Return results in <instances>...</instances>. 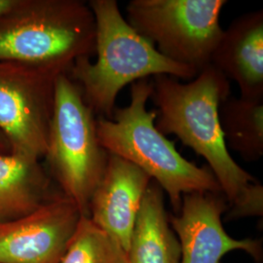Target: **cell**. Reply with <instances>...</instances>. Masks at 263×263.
Returning <instances> with one entry per match:
<instances>
[{"label":"cell","instance_id":"7c38bea8","mask_svg":"<svg viewBox=\"0 0 263 263\" xmlns=\"http://www.w3.org/2000/svg\"><path fill=\"white\" fill-rule=\"evenodd\" d=\"M180 255L179 239L165 208L164 192L152 180L134 226L128 263H180Z\"/></svg>","mask_w":263,"mask_h":263},{"label":"cell","instance_id":"8fae6325","mask_svg":"<svg viewBox=\"0 0 263 263\" xmlns=\"http://www.w3.org/2000/svg\"><path fill=\"white\" fill-rule=\"evenodd\" d=\"M210 65L235 81L241 97L263 98L262 10L246 13L223 30Z\"/></svg>","mask_w":263,"mask_h":263},{"label":"cell","instance_id":"e0dca14e","mask_svg":"<svg viewBox=\"0 0 263 263\" xmlns=\"http://www.w3.org/2000/svg\"><path fill=\"white\" fill-rule=\"evenodd\" d=\"M16 2L17 0H0V15L11 9Z\"/></svg>","mask_w":263,"mask_h":263},{"label":"cell","instance_id":"9a60e30c","mask_svg":"<svg viewBox=\"0 0 263 263\" xmlns=\"http://www.w3.org/2000/svg\"><path fill=\"white\" fill-rule=\"evenodd\" d=\"M61 263H128L127 254L114 239L81 216Z\"/></svg>","mask_w":263,"mask_h":263},{"label":"cell","instance_id":"6da1fadb","mask_svg":"<svg viewBox=\"0 0 263 263\" xmlns=\"http://www.w3.org/2000/svg\"><path fill=\"white\" fill-rule=\"evenodd\" d=\"M152 85L156 128L207 161L228 202L226 219L262 216V185L233 159L221 130L219 107L230 97L226 76L209 65L187 83L163 74L154 76Z\"/></svg>","mask_w":263,"mask_h":263},{"label":"cell","instance_id":"30bf717a","mask_svg":"<svg viewBox=\"0 0 263 263\" xmlns=\"http://www.w3.org/2000/svg\"><path fill=\"white\" fill-rule=\"evenodd\" d=\"M152 179L142 170L109 154L104 176L90 200L89 217L128 252L144 194Z\"/></svg>","mask_w":263,"mask_h":263},{"label":"cell","instance_id":"ba28073f","mask_svg":"<svg viewBox=\"0 0 263 263\" xmlns=\"http://www.w3.org/2000/svg\"><path fill=\"white\" fill-rule=\"evenodd\" d=\"M81 216L72 200L57 193L27 216L0 223V263H61Z\"/></svg>","mask_w":263,"mask_h":263},{"label":"cell","instance_id":"2e32d148","mask_svg":"<svg viewBox=\"0 0 263 263\" xmlns=\"http://www.w3.org/2000/svg\"><path fill=\"white\" fill-rule=\"evenodd\" d=\"M12 154V148L9 141L5 137V135L0 131V155Z\"/></svg>","mask_w":263,"mask_h":263},{"label":"cell","instance_id":"8992f818","mask_svg":"<svg viewBox=\"0 0 263 263\" xmlns=\"http://www.w3.org/2000/svg\"><path fill=\"white\" fill-rule=\"evenodd\" d=\"M226 0H132L128 24L161 55L198 73L223 34L220 15Z\"/></svg>","mask_w":263,"mask_h":263},{"label":"cell","instance_id":"9c48e42d","mask_svg":"<svg viewBox=\"0 0 263 263\" xmlns=\"http://www.w3.org/2000/svg\"><path fill=\"white\" fill-rule=\"evenodd\" d=\"M228 207L221 192L183 195L179 212L170 216L180 245V263H221L223 256L233 251H244L256 262L262 260L260 240H237L227 234L221 217Z\"/></svg>","mask_w":263,"mask_h":263},{"label":"cell","instance_id":"5b68a950","mask_svg":"<svg viewBox=\"0 0 263 263\" xmlns=\"http://www.w3.org/2000/svg\"><path fill=\"white\" fill-rule=\"evenodd\" d=\"M62 193L89 216L90 200L104 176L109 154L100 144L97 119L82 90L67 72L59 74L45 156Z\"/></svg>","mask_w":263,"mask_h":263},{"label":"cell","instance_id":"5bb4252c","mask_svg":"<svg viewBox=\"0 0 263 263\" xmlns=\"http://www.w3.org/2000/svg\"><path fill=\"white\" fill-rule=\"evenodd\" d=\"M226 145L249 162L263 155V98L228 97L219 107Z\"/></svg>","mask_w":263,"mask_h":263},{"label":"cell","instance_id":"4fadbf2b","mask_svg":"<svg viewBox=\"0 0 263 263\" xmlns=\"http://www.w3.org/2000/svg\"><path fill=\"white\" fill-rule=\"evenodd\" d=\"M39 161L0 155V223L27 216L56 193Z\"/></svg>","mask_w":263,"mask_h":263},{"label":"cell","instance_id":"277c9868","mask_svg":"<svg viewBox=\"0 0 263 263\" xmlns=\"http://www.w3.org/2000/svg\"><path fill=\"white\" fill-rule=\"evenodd\" d=\"M96 22L80 0H17L0 15V62L61 74L95 55Z\"/></svg>","mask_w":263,"mask_h":263},{"label":"cell","instance_id":"3957f363","mask_svg":"<svg viewBox=\"0 0 263 263\" xmlns=\"http://www.w3.org/2000/svg\"><path fill=\"white\" fill-rule=\"evenodd\" d=\"M152 89L149 78L131 84L129 105L115 108L111 119H97V135L108 154L127 160L151 177L167 193L177 214L183 195L218 193L221 189L209 167H198L182 157L175 144L156 128L157 113L146 108Z\"/></svg>","mask_w":263,"mask_h":263},{"label":"cell","instance_id":"52a82bcc","mask_svg":"<svg viewBox=\"0 0 263 263\" xmlns=\"http://www.w3.org/2000/svg\"><path fill=\"white\" fill-rule=\"evenodd\" d=\"M58 76L0 62V131L12 154L35 161L45 156Z\"/></svg>","mask_w":263,"mask_h":263},{"label":"cell","instance_id":"7a4b0ae2","mask_svg":"<svg viewBox=\"0 0 263 263\" xmlns=\"http://www.w3.org/2000/svg\"><path fill=\"white\" fill-rule=\"evenodd\" d=\"M96 22V63L76 61L68 76L82 90L85 102L100 118L111 119L117 96L127 85L149 76L191 80L198 72L161 55L123 17L116 0H91Z\"/></svg>","mask_w":263,"mask_h":263}]
</instances>
